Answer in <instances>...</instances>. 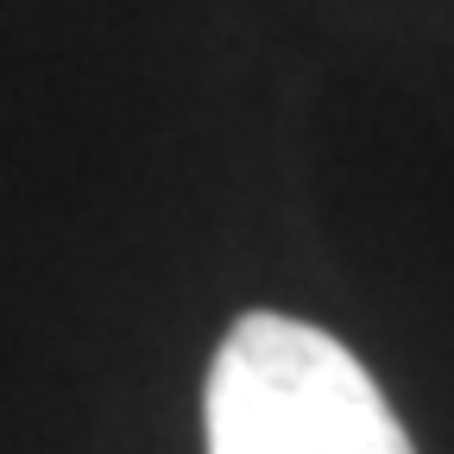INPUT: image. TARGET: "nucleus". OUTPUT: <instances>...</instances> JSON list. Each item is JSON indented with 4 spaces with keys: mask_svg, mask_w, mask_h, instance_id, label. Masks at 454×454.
I'll return each mask as SVG.
<instances>
[{
    "mask_svg": "<svg viewBox=\"0 0 454 454\" xmlns=\"http://www.w3.org/2000/svg\"><path fill=\"white\" fill-rule=\"evenodd\" d=\"M202 429L208 454H417L372 372L334 334L271 309L227 328Z\"/></svg>",
    "mask_w": 454,
    "mask_h": 454,
    "instance_id": "f257e3e1",
    "label": "nucleus"
}]
</instances>
